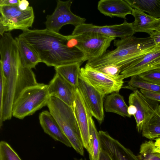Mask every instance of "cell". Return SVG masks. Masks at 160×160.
<instances>
[{
	"label": "cell",
	"mask_w": 160,
	"mask_h": 160,
	"mask_svg": "<svg viewBox=\"0 0 160 160\" xmlns=\"http://www.w3.org/2000/svg\"><path fill=\"white\" fill-rule=\"evenodd\" d=\"M116 48L106 52L101 57L87 61V64L97 68L109 64L120 67L122 70L126 66L155 49L159 45L155 43L150 36L139 38L133 35L115 40Z\"/></svg>",
	"instance_id": "3957f363"
},
{
	"label": "cell",
	"mask_w": 160,
	"mask_h": 160,
	"mask_svg": "<svg viewBox=\"0 0 160 160\" xmlns=\"http://www.w3.org/2000/svg\"><path fill=\"white\" fill-rule=\"evenodd\" d=\"M138 76L145 81L160 85V68L148 71L142 73Z\"/></svg>",
	"instance_id": "f1b7e54d"
},
{
	"label": "cell",
	"mask_w": 160,
	"mask_h": 160,
	"mask_svg": "<svg viewBox=\"0 0 160 160\" xmlns=\"http://www.w3.org/2000/svg\"><path fill=\"white\" fill-rule=\"evenodd\" d=\"M29 6V2L26 0H20L18 7L22 11H25L27 9Z\"/></svg>",
	"instance_id": "e575fe53"
},
{
	"label": "cell",
	"mask_w": 160,
	"mask_h": 160,
	"mask_svg": "<svg viewBox=\"0 0 160 160\" xmlns=\"http://www.w3.org/2000/svg\"><path fill=\"white\" fill-rule=\"evenodd\" d=\"M4 84V78L2 71L0 70V110L2 107Z\"/></svg>",
	"instance_id": "1f68e13d"
},
{
	"label": "cell",
	"mask_w": 160,
	"mask_h": 160,
	"mask_svg": "<svg viewBox=\"0 0 160 160\" xmlns=\"http://www.w3.org/2000/svg\"><path fill=\"white\" fill-rule=\"evenodd\" d=\"M0 35L16 29L23 31L32 27L34 15L32 6L25 11L18 6H0Z\"/></svg>",
	"instance_id": "52a82bcc"
},
{
	"label": "cell",
	"mask_w": 160,
	"mask_h": 160,
	"mask_svg": "<svg viewBox=\"0 0 160 160\" xmlns=\"http://www.w3.org/2000/svg\"><path fill=\"white\" fill-rule=\"evenodd\" d=\"M154 143L156 150L160 152V138H157Z\"/></svg>",
	"instance_id": "74e56055"
},
{
	"label": "cell",
	"mask_w": 160,
	"mask_h": 160,
	"mask_svg": "<svg viewBox=\"0 0 160 160\" xmlns=\"http://www.w3.org/2000/svg\"><path fill=\"white\" fill-rule=\"evenodd\" d=\"M19 37L37 53L41 62L54 67L86 61L84 54L75 47L67 45V36L47 29H29Z\"/></svg>",
	"instance_id": "7a4b0ae2"
},
{
	"label": "cell",
	"mask_w": 160,
	"mask_h": 160,
	"mask_svg": "<svg viewBox=\"0 0 160 160\" xmlns=\"http://www.w3.org/2000/svg\"><path fill=\"white\" fill-rule=\"evenodd\" d=\"M104 106L106 112L114 113L123 117H131L128 112V106L119 92H114L107 96Z\"/></svg>",
	"instance_id": "ffe728a7"
},
{
	"label": "cell",
	"mask_w": 160,
	"mask_h": 160,
	"mask_svg": "<svg viewBox=\"0 0 160 160\" xmlns=\"http://www.w3.org/2000/svg\"><path fill=\"white\" fill-rule=\"evenodd\" d=\"M98 9L105 16L126 19L128 15L132 14L133 8L125 0H101Z\"/></svg>",
	"instance_id": "ac0fdd59"
},
{
	"label": "cell",
	"mask_w": 160,
	"mask_h": 160,
	"mask_svg": "<svg viewBox=\"0 0 160 160\" xmlns=\"http://www.w3.org/2000/svg\"><path fill=\"white\" fill-rule=\"evenodd\" d=\"M86 32H93L105 36L116 38H123L133 36L135 33L132 23L126 20L122 24L111 25L98 26L92 23H84L75 27L72 35Z\"/></svg>",
	"instance_id": "7c38bea8"
},
{
	"label": "cell",
	"mask_w": 160,
	"mask_h": 160,
	"mask_svg": "<svg viewBox=\"0 0 160 160\" xmlns=\"http://www.w3.org/2000/svg\"><path fill=\"white\" fill-rule=\"evenodd\" d=\"M95 69L106 75L115 78H122L120 74L121 72L120 67L116 65H108Z\"/></svg>",
	"instance_id": "f546056e"
},
{
	"label": "cell",
	"mask_w": 160,
	"mask_h": 160,
	"mask_svg": "<svg viewBox=\"0 0 160 160\" xmlns=\"http://www.w3.org/2000/svg\"><path fill=\"white\" fill-rule=\"evenodd\" d=\"M82 62L64 65L54 67L56 73L75 88L78 87Z\"/></svg>",
	"instance_id": "7402d4cb"
},
{
	"label": "cell",
	"mask_w": 160,
	"mask_h": 160,
	"mask_svg": "<svg viewBox=\"0 0 160 160\" xmlns=\"http://www.w3.org/2000/svg\"><path fill=\"white\" fill-rule=\"evenodd\" d=\"M39 119L40 124L44 132L55 140L72 147L57 121L49 111H44L40 113Z\"/></svg>",
	"instance_id": "e0dca14e"
},
{
	"label": "cell",
	"mask_w": 160,
	"mask_h": 160,
	"mask_svg": "<svg viewBox=\"0 0 160 160\" xmlns=\"http://www.w3.org/2000/svg\"><path fill=\"white\" fill-rule=\"evenodd\" d=\"M143 136L149 139L160 137V105L155 113L144 126Z\"/></svg>",
	"instance_id": "cb8c5ba5"
},
{
	"label": "cell",
	"mask_w": 160,
	"mask_h": 160,
	"mask_svg": "<svg viewBox=\"0 0 160 160\" xmlns=\"http://www.w3.org/2000/svg\"><path fill=\"white\" fill-rule=\"evenodd\" d=\"M157 45H160V25L150 35Z\"/></svg>",
	"instance_id": "d6a6232c"
},
{
	"label": "cell",
	"mask_w": 160,
	"mask_h": 160,
	"mask_svg": "<svg viewBox=\"0 0 160 160\" xmlns=\"http://www.w3.org/2000/svg\"><path fill=\"white\" fill-rule=\"evenodd\" d=\"M137 111L136 107L134 105H129L128 108V112L131 117L132 115L134 116L136 114Z\"/></svg>",
	"instance_id": "8d00e7d4"
},
{
	"label": "cell",
	"mask_w": 160,
	"mask_h": 160,
	"mask_svg": "<svg viewBox=\"0 0 160 160\" xmlns=\"http://www.w3.org/2000/svg\"><path fill=\"white\" fill-rule=\"evenodd\" d=\"M56 8L51 15L46 17L45 24L46 29L59 33L61 28L67 24H71L75 27L85 23L86 19L73 13L71 11V7L72 1L69 0L57 1Z\"/></svg>",
	"instance_id": "ba28073f"
},
{
	"label": "cell",
	"mask_w": 160,
	"mask_h": 160,
	"mask_svg": "<svg viewBox=\"0 0 160 160\" xmlns=\"http://www.w3.org/2000/svg\"><path fill=\"white\" fill-rule=\"evenodd\" d=\"M76 88L56 72L48 85V92L50 97L58 98L73 110Z\"/></svg>",
	"instance_id": "5bb4252c"
},
{
	"label": "cell",
	"mask_w": 160,
	"mask_h": 160,
	"mask_svg": "<svg viewBox=\"0 0 160 160\" xmlns=\"http://www.w3.org/2000/svg\"><path fill=\"white\" fill-rule=\"evenodd\" d=\"M155 65L156 68H160V57L155 61Z\"/></svg>",
	"instance_id": "f35d334b"
},
{
	"label": "cell",
	"mask_w": 160,
	"mask_h": 160,
	"mask_svg": "<svg viewBox=\"0 0 160 160\" xmlns=\"http://www.w3.org/2000/svg\"><path fill=\"white\" fill-rule=\"evenodd\" d=\"M67 36V46L78 49L84 54L86 61H88L103 55L116 38L93 32Z\"/></svg>",
	"instance_id": "8992f818"
},
{
	"label": "cell",
	"mask_w": 160,
	"mask_h": 160,
	"mask_svg": "<svg viewBox=\"0 0 160 160\" xmlns=\"http://www.w3.org/2000/svg\"><path fill=\"white\" fill-rule=\"evenodd\" d=\"M101 148L112 160H136L131 152L118 141L111 137L107 132H98Z\"/></svg>",
	"instance_id": "9a60e30c"
},
{
	"label": "cell",
	"mask_w": 160,
	"mask_h": 160,
	"mask_svg": "<svg viewBox=\"0 0 160 160\" xmlns=\"http://www.w3.org/2000/svg\"><path fill=\"white\" fill-rule=\"evenodd\" d=\"M78 88L92 116L101 124L104 117L103 99L105 95L89 83L80 75Z\"/></svg>",
	"instance_id": "4fadbf2b"
},
{
	"label": "cell",
	"mask_w": 160,
	"mask_h": 160,
	"mask_svg": "<svg viewBox=\"0 0 160 160\" xmlns=\"http://www.w3.org/2000/svg\"><path fill=\"white\" fill-rule=\"evenodd\" d=\"M83 160L82 158H81L79 159H78V160Z\"/></svg>",
	"instance_id": "ab89813d"
},
{
	"label": "cell",
	"mask_w": 160,
	"mask_h": 160,
	"mask_svg": "<svg viewBox=\"0 0 160 160\" xmlns=\"http://www.w3.org/2000/svg\"><path fill=\"white\" fill-rule=\"evenodd\" d=\"M0 70L5 79L2 105L0 110V126L11 119L13 104L26 88L38 83L32 69L27 67L21 59L15 38L12 34L0 38Z\"/></svg>",
	"instance_id": "6da1fadb"
},
{
	"label": "cell",
	"mask_w": 160,
	"mask_h": 160,
	"mask_svg": "<svg viewBox=\"0 0 160 160\" xmlns=\"http://www.w3.org/2000/svg\"><path fill=\"white\" fill-rule=\"evenodd\" d=\"M160 57V45L155 49L132 62L121 71L120 75L124 79L151 70L152 63Z\"/></svg>",
	"instance_id": "2e32d148"
},
{
	"label": "cell",
	"mask_w": 160,
	"mask_h": 160,
	"mask_svg": "<svg viewBox=\"0 0 160 160\" xmlns=\"http://www.w3.org/2000/svg\"><path fill=\"white\" fill-rule=\"evenodd\" d=\"M128 103L136 107L137 112L134 117L137 130L141 132L144 126L157 111L159 102L147 98L136 89L129 95Z\"/></svg>",
	"instance_id": "30bf717a"
},
{
	"label": "cell",
	"mask_w": 160,
	"mask_h": 160,
	"mask_svg": "<svg viewBox=\"0 0 160 160\" xmlns=\"http://www.w3.org/2000/svg\"><path fill=\"white\" fill-rule=\"evenodd\" d=\"M15 38L24 65L31 69L35 68L36 66L41 62L37 53L22 38L18 36Z\"/></svg>",
	"instance_id": "44dd1931"
},
{
	"label": "cell",
	"mask_w": 160,
	"mask_h": 160,
	"mask_svg": "<svg viewBox=\"0 0 160 160\" xmlns=\"http://www.w3.org/2000/svg\"><path fill=\"white\" fill-rule=\"evenodd\" d=\"M80 75L101 93L105 95L119 92L122 88L123 79L115 78L100 72L86 63L81 68Z\"/></svg>",
	"instance_id": "9c48e42d"
},
{
	"label": "cell",
	"mask_w": 160,
	"mask_h": 160,
	"mask_svg": "<svg viewBox=\"0 0 160 160\" xmlns=\"http://www.w3.org/2000/svg\"><path fill=\"white\" fill-rule=\"evenodd\" d=\"M132 15L134 18L132 24L135 33L143 32L150 35L160 25V18H154L140 10L133 9Z\"/></svg>",
	"instance_id": "d6986e66"
},
{
	"label": "cell",
	"mask_w": 160,
	"mask_h": 160,
	"mask_svg": "<svg viewBox=\"0 0 160 160\" xmlns=\"http://www.w3.org/2000/svg\"><path fill=\"white\" fill-rule=\"evenodd\" d=\"M73 110L83 147L88 152L91 160L92 152L89 139V118L92 115L78 87L76 89Z\"/></svg>",
	"instance_id": "8fae6325"
},
{
	"label": "cell",
	"mask_w": 160,
	"mask_h": 160,
	"mask_svg": "<svg viewBox=\"0 0 160 160\" xmlns=\"http://www.w3.org/2000/svg\"><path fill=\"white\" fill-rule=\"evenodd\" d=\"M138 157L140 160H160V152L156 150L154 142L151 141L141 145Z\"/></svg>",
	"instance_id": "4316f807"
},
{
	"label": "cell",
	"mask_w": 160,
	"mask_h": 160,
	"mask_svg": "<svg viewBox=\"0 0 160 160\" xmlns=\"http://www.w3.org/2000/svg\"><path fill=\"white\" fill-rule=\"evenodd\" d=\"M20 0H0V6H18Z\"/></svg>",
	"instance_id": "836d02e7"
},
{
	"label": "cell",
	"mask_w": 160,
	"mask_h": 160,
	"mask_svg": "<svg viewBox=\"0 0 160 160\" xmlns=\"http://www.w3.org/2000/svg\"><path fill=\"white\" fill-rule=\"evenodd\" d=\"M141 92L147 98L158 102H160V93L140 89Z\"/></svg>",
	"instance_id": "4dcf8cb0"
},
{
	"label": "cell",
	"mask_w": 160,
	"mask_h": 160,
	"mask_svg": "<svg viewBox=\"0 0 160 160\" xmlns=\"http://www.w3.org/2000/svg\"><path fill=\"white\" fill-rule=\"evenodd\" d=\"M133 9L140 10L155 18H160V0H125Z\"/></svg>",
	"instance_id": "603a6c76"
},
{
	"label": "cell",
	"mask_w": 160,
	"mask_h": 160,
	"mask_svg": "<svg viewBox=\"0 0 160 160\" xmlns=\"http://www.w3.org/2000/svg\"><path fill=\"white\" fill-rule=\"evenodd\" d=\"M128 87L160 93V85L149 82L140 78L138 75L132 76L128 82Z\"/></svg>",
	"instance_id": "484cf974"
},
{
	"label": "cell",
	"mask_w": 160,
	"mask_h": 160,
	"mask_svg": "<svg viewBox=\"0 0 160 160\" xmlns=\"http://www.w3.org/2000/svg\"><path fill=\"white\" fill-rule=\"evenodd\" d=\"M98 160H112L110 156L102 148Z\"/></svg>",
	"instance_id": "d590c367"
},
{
	"label": "cell",
	"mask_w": 160,
	"mask_h": 160,
	"mask_svg": "<svg viewBox=\"0 0 160 160\" xmlns=\"http://www.w3.org/2000/svg\"><path fill=\"white\" fill-rule=\"evenodd\" d=\"M159 138H160V137H159Z\"/></svg>",
	"instance_id": "60d3db41"
},
{
	"label": "cell",
	"mask_w": 160,
	"mask_h": 160,
	"mask_svg": "<svg viewBox=\"0 0 160 160\" xmlns=\"http://www.w3.org/2000/svg\"><path fill=\"white\" fill-rule=\"evenodd\" d=\"M47 106L49 112L57 121L72 147L77 153L83 156L84 148L73 109L53 97H50Z\"/></svg>",
	"instance_id": "277c9868"
},
{
	"label": "cell",
	"mask_w": 160,
	"mask_h": 160,
	"mask_svg": "<svg viewBox=\"0 0 160 160\" xmlns=\"http://www.w3.org/2000/svg\"><path fill=\"white\" fill-rule=\"evenodd\" d=\"M89 139L92 152L91 160H98L101 148L100 141L94 121L91 116L89 118Z\"/></svg>",
	"instance_id": "d4e9b609"
},
{
	"label": "cell",
	"mask_w": 160,
	"mask_h": 160,
	"mask_svg": "<svg viewBox=\"0 0 160 160\" xmlns=\"http://www.w3.org/2000/svg\"><path fill=\"white\" fill-rule=\"evenodd\" d=\"M0 160H22L18 154L7 142H0Z\"/></svg>",
	"instance_id": "83f0119b"
},
{
	"label": "cell",
	"mask_w": 160,
	"mask_h": 160,
	"mask_svg": "<svg viewBox=\"0 0 160 160\" xmlns=\"http://www.w3.org/2000/svg\"><path fill=\"white\" fill-rule=\"evenodd\" d=\"M50 97L48 85L38 83L26 88L13 104L12 116L22 119L32 115L47 105Z\"/></svg>",
	"instance_id": "5b68a950"
}]
</instances>
